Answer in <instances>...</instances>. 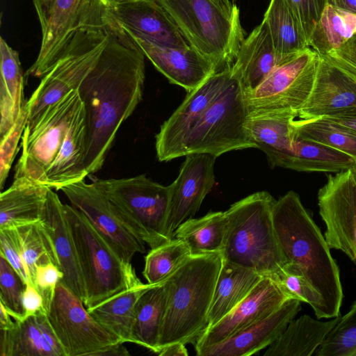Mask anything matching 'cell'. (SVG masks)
Returning <instances> with one entry per match:
<instances>
[{"label":"cell","mask_w":356,"mask_h":356,"mask_svg":"<svg viewBox=\"0 0 356 356\" xmlns=\"http://www.w3.org/2000/svg\"><path fill=\"white\" fill-rule=\"evenodd\" d=\"M222 262L221 252L191 254L163 282L165 305L157 353L175 343L194 344L206 330Z\"/></svg>","instance_id":"3"},{"label":"cell","mask_w":356,"mask_h":356,"mask_svg":"<svg viewBox=\"0 0 356 356\" xmlns=\"http://www.w3.org/2000/svg\"><path fill=\"white\" fill-rule=\"evenodd\" d=\"M47 317L65 356H100L110 346L122 342L100 325L83 302L61 282Z\"/></svg>","instance_id":"13"},{"label":"cell","mask_w":356,"mask_h":356,"mask_svg":"<svg viewBox=\"0 0 356 356\" xmlns=\"http://www.w3.org/2000/svg\"><path fill=\"white\" fill-rule=\"evenodd\" d=\"M339 6L356 13V0H340Z\"/></svg>","instance_id":"53"},{"label":"cell","mask_w":356,"mask_h":356,"mask_svg":"<svg viewBox=\"0 0 356 356\" xmlns=\"http://www.w3.org/2000/svg\"><path fill=\"white\" fill-rule=\"evenodd\" d=\"M216 158L207 153L186 155L177 179L170 184L171 200L167 230L171 238L181 223L195 215L214 186Z\"/></svg>","instance_id":"18"},{"label":"cell","mask_w":356,"mask_h":356,"mask_svg":"<svg viewBox=\"0 0 356 356\" xmlns=\"http://www.w3.org/2000/svg\"><path fill=\"white\" fill-rule=\"evenodd\" d=\"M1 356H65L47 314L15 321L8 330H0Z\"/></svg>","instance_id":"25"},{"label":"cell","mask_w":356,"mask_h":356,"mask_svg":"<svg viewBox=\"0 0 356 356\" xmlns=\"http://www.w3.org/2000/svg\"><path fill=\"white\" fill-rule=\"evenodd\" d=\"M291 298L279 282L264 276L234 309L202 333L194 343L195 350L225 340L268 316Z\"/></svg>","instance_id":"17"},{"label":"cell","mask_w":356,"mask_h":356,"mask_svg":"<svg viewBox=\"0 0 356 356\" xmlns=\"http://www.w3.org/2000/svg\"><path fill=\"white\" fill-rule=\"evenodd\" d=\"M330 3L339 6L340 3V0H327Z\"/></svg>","instance_id":"56"},{"label":"cell","mask_w":356,"mask_h":356,"mask_svg":"<svg viewBox=\"0 0 356 356\" xmlns=\"http://www.w3.org/2000/svg\"><path fill=\"white\" fill-rule=\"evenodd\" d=\"M82 108L78 90H74L48 106L32 124H26L21 140L22 153L15 167V177H26L44 184L46 173Z\"/></svg>","instance_id":"12"},{"label":"cell","mask_w":356,"mask_h":356,"mask_svg":"<svg viewBox=\"0 0 356 356\" xmlns=\"http://www.w3.org/2000/svg\"><path fill=\"white\" fill-rule=\"evenodd\" d=\"M154 285L140 282L87 309L100 325L122 342H131L138 300Z\"/></svg>","instance_id":"32"},{"label":"cell","mask_w":356,"mask_h":356,"mask_svg":"<svg viewBox=\"0 0 356 356\" xmlns=\"http://www.w3.org/2000/svg\"><path fill=\"white\" fill-rule=\"evenodd\" d=\"M64 209L85 283L87 309L141 282L131 264L115 254L79 210L67 204Z\"/></svg>","instance_id":"7"},{"label":"cell","mask_w":356,"mask_h":356,"mask_svg":"<svg viewBox=\"0 0 356 356\" xmlns=\"http://www.w3.org/2000/svg\"><path fill=\"white\" fill-rule=\"evenodd\" d=\"M356 164L349 155L323 144L293 137V151L287 168L299 172H339Z\"/></svg>","instance_id":"37"},{"label":"cell","mask_w":356,"mask_h":356,"mask_svg":"<svg viewBox=\"0 0 356 356\" xmlns=\"http://www.w3.org/2000/svg\"><path fill=\"white\" fill-rule=\"evenodd\" d=\"M295 13L309 44V38L327 0H286Z\"/></svg>","instance_id":"45"},{"label":"cell","mask_w":356,"mask_h":356,"mask_svg":"<svg viewBox=\"0 0 356 356\" xmlns=\"http://www.w3.org/2000/svg\"><path fill=\"white\" fill-rule=\"evenodd\" d=\"M0 137L6 134L19 116L26 103L24 75L19 53L0 39Z\"/></svg>","instance_id":"31"},{"label":"cell","mask_w":356,"mask_h":356,"mask_svg":"<svg viewBox=\"0 0 356 356\" xmlns=\"http://www.w3.org/2000/svg\"><path fill=\"white\" fill-rule=\"evenodd\" d=\"M293 115H258L248 118L247 129L266 155L271 168H287L293 151Z\"/></svg>","instance_id":"28"},{"label":"cell","mask_w":356,"mask_h":356,"mask_svg":"<svg viewBox=\"0 0 356 356\" xmlns=\"http://www.w3.org/2000/svg\"><path fill=\"white\" fill-rule=\"evenodd\" d=\"M293 137L323 144L356 161V133L326 118L294 119Z\"/></svg>","instance_id":"38"},{"label":"cell","mask_w":356,"mask_h":356,"mask_svg":"<svg viewBox=\"0 0 356 356\" xmlns=\"http://www.w3.org/2000/svg\"><path fill=\"white\" fill-rule=\"evenodd\" d=\"M235 1H236V0H232L233 2Z\"/></svg>","instance_id":"57"},{"label":"cell","mask_w":356,"mask_h":356,"mask_svg":"<svg viewBox=\"0 0 356 356\" xmlns=\"http://www.w3.org/2000/svg\"><path fill=\"white\" fill-rule=\"evenodd\" d=\"M315 356H356V300L316 351Z\"/></svg>","instance_id":"41"},{"label":"cell","mask_w":356,"mask_h":356,"mask_svg":"<svg viewBox=\"0 0 356 356\" xmlns=\"http://www.w3.org/2000/svg\"><path fill=\"white\" fill-rule=\"evenodd\" d=\"M50 189L26 177H15L0 195V229L41 221Z\"/></svg>","instance_id":"26"},{"label":"cell","mask_w":356,"mask_h":356,"mask_svg":"<svg viewBox=\"0 0 356 356\" xmlns=\"http://www.w3.org/2000/svg\"><path fill=\"white\" fill-rule=\"evenodd\" d=\"M110 17L127 31L155 44L189 46L177 26L156 0H127L107 6Z\"/></svg>","instance_id":"19"},{"label":"cell","mask_w":356,"mask_h":356,"mask_svg":"<svg viewBox=\"0 0 356 356\" xmlns=\"http://www.w3.org/2000/svg\"><path fill=\"white\" fill-rule=\"evenodd\" d=\"M163 282L152 286L139 298L131 340L156 354L165 305Z\"/></svg>","instance_id":"36"},{"label":"cell","mask_w":356,"mask_h":356,"mask_svg":"<svg viewBox=\"0 0 356 356\" xmlns=\"http://www.w3.org/2000/svg\"><path fill=\"white\" fill-rule=\"evenodd\" d=\"M124 343L120 342L118 343H115L109 348H108L106 350L103 351L100 356H127L129 355V353L126 348V347L124 346Z\"/></svg>","instance_id":"51"},{"label":"cell","mask_w":356,"mask_h":356,"mask_svg":"<svg viewBox=\"0 0 356 356\" xmlns=\"http://www.w3.org/2000/svg\"><path fill=\"white\" fill-rule=\"evenodd\" d=\"M340 316L320 321L309 315L293 318L264 353L265 356H311L315 354Z\"/></svg>","instance_id":"29"},{"label":"cell","mask_w":356,"mask_h":356,"mask_svg":"<svg viewBox=\"0 0 356 356\" xmlns=\"http://www.w3.org/2000/svg\"><path fill=\"white\" fill-rule=\"evenodd\" d=\"M355 166H356V164H355Z\"/></svg>","instance_id":"58"},{"label":"cell","mask_w":356,"mask_h":356,"mask_svg":"<svg viewBox=\"0 0 356 356\" xmlns=\"http://www.w3.org/2000/svg\"><path fill=\"white\" fill-rule=\"evenodd\" d=\"M218 3H220L222 6L225 8L226 9L234 11L238 10V8L236 4L234 3L232 0H215Z\"/></svg>","instance_id":"54"},{"label":"cell","mask_w":356,"mask_h":356,"mask_svg":"<svg viewBox=\"0 0 356 356\" xmlns=\"http://www.w3.org/2000/svg\"><path fill=\"white\" fill-rule=\"evenodd\" d=\"M289 59L283 58L276 52L268 24L263 19L242 42L231 71L238 79L243 93H246L255 89L277 66Z\"/></svg>","instance_id":"24"},{"label":"cell","mask_w":356,"mask_h":356,"mask_svg":"<svg viewBox=\"0 0 356 356\" xmlns=\"http://www.w3.org/2000/svg\"><path fill=\"white\" fill-rule=\"evenodd\" d=\"M191 254L189 247L184 241L173 238L161 245L151 248L145 257L143 275L149 284L162 283Z\"/></svg>","instance_id":"40"},{"label":"cell","mask_w":356,"mask_h":356,"mask_svg":"<svg viewBox=\"0 0 356 356\" xmlns=\"http://www.w3.org/2000/svg\"><path fill=\"white\" fill-rule=\"evenodd\" d=\"M317 198L328 246L356 264V166L328 175Z\"/></svg>","instance_id":"14"},{"label":"cell","mask_w":356,"mask_h":356,"mask_svg":"<svg viewBox=\"0 0 356 356\" xmlns=\"http://www.w3.org/2000/svg\"><path fill=\"white\" fill-rule=\"evenodd\" d=\"M63 278V273L54 264L41 265L36 268L33 286L42 296L47 312L54 297L57 285Z\"/></svg>","instance_id":"46"},{"label":"cell","mask_w":356,"mask_h":356,"mask_svg":"<svg viewBox=\"0 0 356 356\" xmlns=\"http://www.w3.org/2000/svg\"><path fill=\"white\" fill-rule=\"evenodd\" d=\"M157 355L160 356H187L188 353L186 345L178 343L163 348Z\"/></svg>","instance_id":"50"},{"label":"cell","mask_w":356,"mask_h":356,"mask_svg":"<svg viewBox=\"0 0 356 356\" xmlns=\"http://www.w3.org/2000/svg\"><path fill=\"white\" fill-rule=\"evenodd\" d=\"M127 33L158 71L188 92L217 72L209 59L190 45L185 48L162 47Z\"/></svg>","instance_id":"21"},{"label":"cell","mask_w":356,"mask_h":356,"mask_svg":"<svg viewBox=\"0 0 356 356\" xmlns=\"http://www.w3.org/2000/svg\"><path fill=\"white\" fill-rule=\"evenodd\" d=\"M87 128L83 108L72 121L61 148L49 168L44 184L60 190L65 186L85 179L88 175L84 163Z\"/></svg>","instance_id":"27"},{"label":"cell","mask_w":356,"mask_h":356,"mask_svg":"<svg viewBox=\"0 0 356 356\" xmlns=\"http://www.w3.org/2000/svg\"><path fill=\"white\" fill-rule=\"evenodd\" d=\"M25 318L40 314H47L43 298L38 291L30 284H26L22 298Z\"/></svg>","instance_id":"48"},{"label":"cell","mask_w":356,"mask_h":356,"mask_svg":"<svg viewBox=\"0 0 356 356\" xmlns=\"http://www.w3.org/2000/svg\"><path fill=\"white\" fill-rule=\"evenodd\" d=\"M103 1L106 3V5L108 6L111 3L124 1H127V0H103Z\"/></svg>","instance_id":"55"},{"label":"cell","mask_w":356,"mask_h":356,"mask_svg":"<svg viewBox=\"0 0 356 356\" xmlns=\"http://www.w3.org/2000/svg\"><path fill=\"white\" fill-rule=\"evenodd\" d=\"M276 200L258 191L236 202L226 210L227 229L222 258L277 282L286 261L280 247L273 221Z\"/></svg>","instance_id":"4"},{"label":"cell","mask_w":356,"mask_h":356,"mask_svg":"<svg viewBox=\"0 0 356 356\" xmlns=\"http://www.w3.org/2000/svg\"><path fill=\"white\" fill-rule=\"evenodd\" d=\"M190 46L209 59L216 71L230 67L245 33L239 10H229L215 0H156Z\"/></svg>","instance_id":"5"},{"label":"cell","mask_w":356,"mask_h":356,"mask_svg":"<svg viewBox=\"0 0 356 356\" xmlns=\"http://www.w3.org/2000/svg\"><path fill=\"white\" fill-rule=\"evenodd\" d=\"M107 26L104 29H81L76 32L61 56L42 77L26 101L27 125L32 124L48 106L79 89L105 46Z\"/></svg>","instance_id":"10"},{"label":"cell","mask_w":356,"mask_h":356,"mask_svg":"<svg viewBox=\"0 0 356 356\" xmlns=\"http://www.w3.org/2000/svg\"><path fill=\"white\" fill-rule=\"evenodd\" d=\"M248 118L243 89L232 73L189 134L182 156L207 153L218 157L232 150L257 148L247 129Z\"/></svg>","instance_id":"8"},{"label":"cell","mask_w":356,"mask_h":356,"mask_svg":"<svg viewBox=\"0 0 356 356\" xmlns=\"http://www.w3.org/2000/svg\"><path fill=\"white\" fill-rule=\"evenodd\" d=\"M71 205L79 210L125 263L145 253V243L127 226L111 202L92 182L84 179L61 188Z\"/></svg>","instance_id":"15"},{"label":"cell","mask_w":356,"mask_h":356,"mask_svg":"<svg viewBox=\"0 0 356 356\" xmlns=\"http://www.w3.org/2000/svg\"><path fill=\"white\" fill-rule=\"evenodd\" d=\"M356 33V13L327 1L309 40V47L324 56Z\"/></svg>","instance_id":"34"},{"label":"cell","mask_w":356,"mask_h":356,"mask_svg":"<svg viewBox=\"0 0 356 356\" xmlns=\"http://www.w3.org/2000/svg\"><path fill=\"white\" fill-rule=\"evenodd\" d=\"M29 118V108L26 102L17 120L9 131L1 137L0 141V186L3 188L13 162L18 151Z\"/></svg>","instance_id":"43"},{"label":"cell","mask_w":356,"mask_h":356,"mask_svg":"<svg viewBox=\"0 0 356 356\" xmlns=\"http://www.w3.org/2000/svg\"><path fill=\"white\" fill-rule=\"evenodd\" d=\"M263 277L254 270L222 258L206 329L214 325L234 309Z\"/></svg>","instance_id":"30"},{"label":"cell","mask_w":356,"mask_h":356,"mask_svg":"<svg viewBox=\"0 0 356 356\" xmlns=\"http://www.w3.org/2000/svg\"><path fill=\"white\" fill-rule=\"evenodd\" d=\"M273 221L286 261L284 273L301 276L312 286L322 300L325 318L341 316L343 293L339 266L298 193L290 191L275 200Z\"/></svg>","instance_id":"2"},{"label":"cell","mask_w":356,"mask_h":356,"mask_svg":"<svg viewBox=\"0 0 356 356\" xmlns=\"http://www.w3.org/2000/svg\"><path fill=\"white\" fill-rule=\"evenodd\" d=\"M321 57L356 82V33L341 47Z\"/></svg>","instance_id":"47"},{"label":"cell","mask_w":356,"mask_h":356,"mask_svg":"<svg viewBox=\"0 0 356 356\" xmlns=\"http://www.w3.org/2000/svg\"><path fill=\"white\" fill-rule=\"evenodd\" d=\"M230 67L215 72L198 88L188 92L181 105L162 124L155 143L159 161L182 156L189 134L230 77Z\"/></svg>","instance_id":"16"},{"label":"cell","mask_w":356,"mask_h":356,"mask_svg":"<svg viewBox=\"0 0 356 356\" xmlns=\"http://www.w3.org/2000/svg\"><path fill=\"white\" fill-rule=\"evenodd\" d=\"M53 241L63 278L60 281L85 303L86 291L75 242L66 218L64 204L50 189L42 220Z\"/></svg>","instance_id":"23"},{"label":"cell","mask_w":356,"mask_h":356,"mask_svg":"<svg viewBox=\"0 0 356 356\" xmlns=\"http://www.w3.org/2000/svg\"><path fill=\"white\" fill-rule=\"evenodd\" d=\"M291 298L268 316L241 329L225 340L196 350L199 356H250L275 341L301 309Z\"/></svg>","instance_id":"20"},{"label":"cell","mask_w":356,"mask_h":356,"mask_svg":"<svg viewBox=\"0 0 356 356\" xmlns=\"http://www.w3.org/2000/svg\"><path fill=\"white\" fill-rule=\"evenodd\" d=\"M107 33L99 57L77 90L86 114L88 174L104 165L119 128L142 99L145 78V55L111 17Z\"/></svg>","instance_id":"1"},{"label":"cell","mask_w":356,"mask_h":356,"mask_svg":"<svg viewBox=\"0 0 356 356\" xmlns=\"http://www.w3.org/2000/svg\"><path fill=\"white\" fill-rule=\"evenodd\" d=\"M92 183L114 205L127 226L150 249L171 238L168 222L171 186L145 175L122 179H96Z\"/></svg>","instance_id":"6"},{"label":"cell","mask_w":356,"mask_h":356,"mask_svg":"<svg viewBox=\"0 0 356 356\" xmlns=\"http://www.w3.org/2000/svg\"><path fill=\"white\" fill-rule=\"evenodd\" d=\"M0 308V330H8L14 326L15 320L1 304Z\"/></svg>","instance_id":"52"},{"label":"cell","mask_w":356,"mask_h":356,"mask_svg":"<svg viewBox=\"0 0 356 356\" xmlns=\"http://www.w3.org/2000/svg\"><path fill=\"white\" fill-rule=\"evenodd\" d=\"M0 255L3 257L23 281L29 282L23 261L22 250L16 228L0 229Z\"/></svg>","instance_id":"44"},{"label":"cell","mask_w":356,"mask_h":356,"mask_svg":"<svg viewBox=\"0 0 356 356\" xmlns=\"http://www.w3.org/2000/svg\"><path fill=\"white\" fill-rule=\"evenodd\" d=\"M227 229L225 211H210L202 217L191 218L175 231L173 238L184 241L192 254L221 252Z\"/></svg>","instance_id":"35"},{"label":"cell","mask_w":356,"mask_h":356,"mask_svg":"<svg viewBox=\"0 0 356 356\" xmlns=\"http://www.w3.org/2000/svg\"><path fill=\"white\" fill-rule=\"evenodd\" d=\"M319 56L310 47L277 66L253 90L243 93L249 116L293 115L313 88Z\"/></svg>","instance_id":"11"},{"label":"cell","mask_w":356,"mask_h":356,"mask_svg":"<svg viewBox=\"0 0 356 356\" xmlns=\"http://www.w3.org/2000/svg\"><path fill=\"white\" fill-rule=\"evenodd\" d=\"M26 284L0 255V304L15 321L25 318L22 298Z\"/></svg>","instance_id":"42"},{"label":"cell","mask_w":356,"mask_h":356,"mask_svg":"<svg viewBox=\"0 0 356 356\" xmlns=\"http://www.w3.org/2000/svg\"><path fill=\"white\" fill-rule=\"evenodd\" d=\"M355 106L356 82L319 56L313 88L298 118H321Z\"/></svg>","instance_id":"22"},{"label":"cell","mask_w":356,"mask_h":356,"mask_svg":"<svg viewBox=\"0 0 356 356\" xmlns=\"http://www.w3.org/2000/svg\"><path fill=\"white\" fill-rule=\"evenodd\" d=\"M323 118L345 127L356 133V106L350 108L334 115Z\"/></svg>","instance_id":"49"},{"label":"cell","mask_w":356,"mask_h":356,"mask_svg":"<svg viewBox=\"0 0 356 356\" xmlns=\"http://www.w3.org/2000/svg\"><path fill=\"white\" fill-rule=\"evenodd\" d=\"M274 47L289 59L309 47L300 24L286 0H270L264 14Z\"/></svg>","instance_id":"33"},{"label":"cell","mask_w":356,"mask_h":356,"mask_svg":"<svg viewBox=\"0 0 356 356\" xmlns=\"http://www.w3.org/2000/svg\"><path fill=\"white\" fill-rule=\"evenodd\" d=\"M15 228L19 234L23 261L29 276L28 284L33 286L35 270L39 266L52 263L60 268L53 241L42 220Z\"/></svg>","instance_id":"39"},{"label":"cell","mask_w":356,"mask_h":356,"mask_svg":"<svg viewBox=\"0 0 356 356\" xmlns=\"http://www.w3.org/2000/svg\"><path fill=\"white\" fill-rule=\"evenodd\" d=\"M42 31L38 56L26 76L42 77L61 56L76 31L104 29L110 17L103 0H32Z\"/></svg>","instance_id":"9"}]
</instances>
